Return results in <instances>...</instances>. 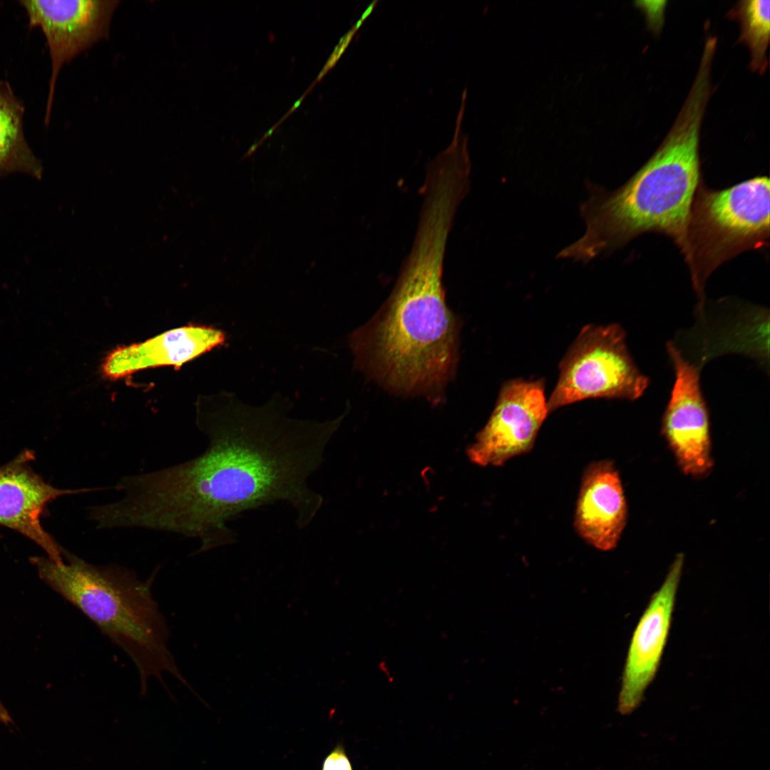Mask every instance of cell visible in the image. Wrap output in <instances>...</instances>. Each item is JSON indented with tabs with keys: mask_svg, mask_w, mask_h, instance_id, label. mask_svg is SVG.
Instances as JSON below:
<instances>
[{
	"mask_svg": "<svg viewBox=\"0 0 770 770\" xmlns=\"http://www.w3.org/2000/svg\"><path fill=\"white\" fill-rule=\"evenodd\" d=\"M628 510L620 473L613 461H593L584 469L574 526L578 535L602 551L617 548Z\"/></svg>",
	"mask_w": 770,
	"mask_h": 770,
	"instance_id": "cell-12",
	"label": "cell"
},
{
	"mask_svg": "<svg viewBox=\"0 0 770 770\" xmlns=\"http://www.w3.org/2000/svg\"><path fill=\"white\" fill-rule=\"evenodd\" d=\"M677 554L659 588L653 594L633 632L624 667L618 709L632 712L654 679L667 641L684 566Z\"/></svg>",
	"mask_w": 770,
	"mask_h": 770,
	"instance_id": "cell-10",
	"label": "cell"
},
{
	"mask_svg": "<svg viewBox=\"0 0 770 770\" xmlns=\"http://www.w3.org/2000/svg\"><path fill=\"white\" fill-rule=\"evenodd\" d=\"M24 111L10 84L0 79V177L21 173L41 180L42 163L24 135Z\"/></svg>",
	"mask_w": 770,
	"mask_h": 770,
	"instance_id": "cell-14",
	"label": "cell"
},
{
	"mask_svg": "<svg viewBox=\"0 0 770 770\" xmlns=\"http://www.w3.org/2000/svg\"><path fill=\"white\" fill-rule=\"evenodd\" d=\"M199 406L197 424L209 444L200 456L160 470L127 476L113 513L122 528L180 534L200 540L195 553L231 545L227 523L245 511L284 502L303 529L315 518L322 496L308 484L343 416L323 422L290 417V406L273 399L247 405L222 393Z\"/></svg>",
	"mask_w": 770,
	"mask_h": 770,
	"instance_id": "cell-1",
	"label": "cell"
},
{
	"mask_svg": "<svg viewBox=\"0 0 770 770\" xmlns=\"http://www.w3.org/2000/svg\"><path fill=\"white\" fill-rule=\"evenodd\" d=\"M665 1H638V6L645 13L650 28L654 31L659 30L662 21Z\"/></svg>",
	"mask_w": 770,
	"mask_h": 770,
	"instance_id": "cell-17",
	"label": "cell"
},
{
	"mask_svg": "<svg viewBox=\"0 0 770 770\" xmlns=\"http://www.w3.org/2000/svg\"><path fill=\"white\" fill-rule=\"evenodd\" d=\"M63 560L35 556L40 579L80 610L134 662L141 692L168 672L188 686L168 647L166 622L151 593L158 570L146 580L118 565H93L62 548Z\"/></svg>",
	"mask_w": 770,
	"mask_h": 770,
	"instance_id": "cell-4",
	"label": "cell"
},
{
	"mask_svg": "<svg viewBox=\"0 0 770 770\" xmlns=\"http://www.w3.org/2000/svg\"><path fill=\"white\" fill-rule=\"evenodd\" d=\"M274 129V128H271V129H270V130H269V131H268V132H267V133L265 134V137H266V136H267V135H270V134H271V133H272V130H273Z\"/></svg>",
	"mask_w": 770,
	"mask_h": 770,
	"instance_id": "cell-19",
	"label": "cell"
},
{
	"mask_svg": "<svg viewBox=\"0 0 770 770\" xmlns=\"http://www.w3.org/2000/svg\"><path fill=\"white\" fill-rule=\"evenodd\" d=\"M29 27H39L49 49L51 73L45 114L48 125L56 84L63 66L108 37L118 0H26L19 1Z\"/></svg>",
	"mask_w": 770,
	"mask_h": 770,
	"instance_id": "cell-8",
	"label": "cell"
},
{
	"mask_svg": "<svg viewBox=\"0 0 770 770\" xmlns=\"http://www.w3.org/2000/svg\"><path fill=\"white\" fill-rule=\"evenodd\" d=\"M729 16L736 19L740 24L739 40L750 51V68L759 74L764 73L768 66L766 50L769 43L770 1H739L730 11Z\"/></svg>",
	"mask_w": 770,
	"mask_h": 770,
	"instance_id": "cell-15",
	"label": "cell"
},
{
	"mask_svg": "<svg viewBox=\"0 0 770 770\" xmlns=\"http://www.w3.org/2000/svg\"><path fill=\"white\" fill-rule=\"evenodd\" d=\"M544 382L512 379L505 382L495 408L468 456L481 466H502L530 452L549 414Z\"/></svg>",
	"mask_w": 770,
	"mask_h": 770,
	"instance_id": "cell-7",
	"label": "cell"
},
{
	"mask_svg": "<svg viewBox=\"0 0 770 770\" xmlns=\"http://www.w3.org/2000/svg\"><path fill=\"white\" fill-rule=\"evenodd\" d=\"M302 99L303 96L294 103V105L292 106V109H290L289 111H292L294 109H295L299 105Z\"/></svg>",
	"mask_w": 770,
	"mask_h": 770,
	"instance_id": "cell-18",
	"label": "cell"
},
{
	"mask_svg": "<svg viewBox=\"0 0 770 770\" xmlns=\"http://www.w3.org/2000/svg\"><path fill=\"white\" fill-rule=\"evenodd\" d=\"M34 455L21 453L0 467V525L15 530L38 545L52 560H63L61 547L43 528L41 515L47 503L65 495L101 488L60 489L46 483L30 466Z\"/></svg>",
	"mask_w": 770,
	"mask_h": 770,
	"instance_id": "cell-11",
	"label": "cell"
},
{
	"mask_svg": "<svg viewBox=\"0 0 770 770\" xmlns=\"http://www.w3.org/2000/svg\"><path fill=\"white\" fill-rule=\"evenodd\" d=\"M710 77V67L700 65L667 136L625 184L612 192L590 188L580 208L585 232L559 258L587 262L647 232L664 234L682 247L699 183V133Z\"/></svg>",
	"mask_w": 770,
	"mask_h": 770,
	"instance_id": "cell-3",
	"label": "cell"
},
{
	"mask_svg": "<svg viewBox=\"0 0 770 770\" xmlns=\"http://www.w3.org/2000/svg\"><path fill=\"white\" fill-rule=\"evenodd\" d=\"M449 234L438 220L418 224L389 297L350 337L358 366L393 391L434 399L455 371L458 323L443 284Z\"/></svg>",
	"mask_w": 770,
	"mask_h": 770,
	"instance_id": "cell-2",
	"label": "cell"
},
{
	"mask_svg": "<svg viewBox=\"0 0 770 770\" xmlns=\"http://www.w3.org/2000/svg\"><path fill=\"white\" fill-rule=\"evenodd\" d=\"M322 770H353L344 747L339 744L325 758Z\"/></svg>",
	"mask_w": 770,
	"mask_h": 770,
	"instance_id": "cell-16",
	"label": "cell"
},
{
	"mask_svg": "<svg viewBox=\"0 0 770 770\" xmlns=\"http://www.w3.org/2000/svg\"><path fill=\"white\" fill-rule=\"evenodd\" d=\"M769 195L765 176L720 190L699 188L680 248L702 299L705 281L714 269L744 251L768 244Z\"/></svg>",
	"mask_w": 770,
	"mask_h": 770,
	"instance_id": "cell-5",
	"label": "cell"
},
{
	"mask_svg": "<svg viewBox=\"0 0 770 770\" xmlns=\"http://www.w3.org/2000/svg\"><path fill=\"white\" fill-rule=\"evenodd\" d=\"M225 340L224 332L212 327L176 328L113 350L105 359L102 371L108 378L118 379L148 368L180 366L222 345Z\"/></svg>",
	"mask_w": 770,
	"mask_h": 770,
	"instance_id": "cell-13",
	"label": "cell"
},
{
	"mask_svg": "<svg viewBox=\"0 0 770 770\" xmlns=\"http://www.w3.org/2000/svg\"><path fill=\"white\" fill-rule=\"evenodd\" d=\"M548 411L587 399L635 400L649 385L629 353L620 325L584 327L559 365Z\"/></svg>",
	"mask_w": 770,
	"mask_h": 770,
	"instance_id": "cell-6",
	"label": "cell"
},
{
	"mask_svg": "<svg viewBox=\"0 0 770 770\" xmlns=\"http://www.w3.org/2000/svg\"><path fill=\"white\" fill-rule=\"evenodd\" d=\"M675 381L662 419V433L682 472L694 478L714 467L708 409L697 368L672 342L667 344Z\"/></svg>",
	"mask_w": 770,
	"mask_h": 770,
	"instance_id": "cell-9",
	"label": "cell"
}]
</instances>
